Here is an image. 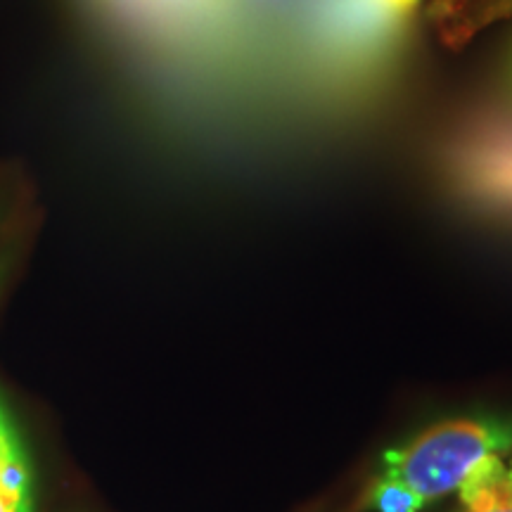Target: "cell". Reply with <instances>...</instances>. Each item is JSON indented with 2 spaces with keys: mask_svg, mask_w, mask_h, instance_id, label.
Wrapping results in <instances>:
<instances>
[{
  "mask_svg": "<svg viewBox=\"0 0 512 512\" xmlns=\"http://www.w3.org/2000/svg\"><path fill=\"white\" fill-rule=\"evenodd\" d=\"M512 453V418H458L384 453V465L425 503L453 494L489 458Z\"/></svg>",
  "mask_w": 512,
  "mask_h": 512,
  "instance_id": "cell-1",
  "label": "cell"
},
{
  "mask_svg": "<svg viewBox=\"0 0 512 512\" xmlns=\"http://www.w3.org/2000/svg\"><path fill=\"white\" fill-rule=\"evenodd\" d=\"M0 494L22 503H34V470L15 422L0 403Z\"/></svg>",
  "mask_w": 512,
  "mask_h": 512,
  "instance_id": "cell-4",
  "label": "cell"
},
{
  "mask_svg": "<svg viewBox=\"0 0 512 512\" xmlns=\"http://www.w3.org/2000/svg\"><path fill=\"white\" fill-rule=\"evenodd\" d=\"M510 79H512V62H510Z\"/></svg>",
  "mask_w": 512,
  "mask_h": 512,
  "instance_id": "cell-9",
  "label": "cell"
},
{
  "mask_svg": "<svg viewBox=\"0 0 512 512\" xmlns=\"http://www.w3.org/2000/svg\"><path fill=\"white\" fill-rule=\"evenodd\" d=\"M432 24L448 48L470 43L482 31L512 19V0H434Z\"/></svg>",
  "mask_w": 512,
  "mask_h": 512,
  "instance_id": "cell-2",
  "label": "cell"
},
{
  "mask_svg": "<svg viewBox=\"0 0 512 512\" xmlns=\"http://www.w3.org/2000/svg\"><path fill=\"white\" fill-rule=\"evenodd\" d=\"M486 176H489V185L496 195L512 202V133L491 147Z\"/></svg>",
  "mask_w": 512,
  "mask_h": 512,
  "instance_id": "cell-6",
  "label": "cell"
},
{
  "mask_svg": "<svg viewBox=\"0 0 512 512\" xmlns=\"http://www.w3.org/2000/svg\"><path fill=\"white\" fill-rule=\"evenodd\" d=\"M377 3L389 12H411L420 0H377Z\"/></svg>",
  "mask_w": 512,
  "mask_h": 512,
  "instance_id": "cell-8",
  "label": "cell"
},
{
  "mask_svg": "<svg viewBox=\"0 0 512 512\" xmlns=\"http://www.w3.org/2000/svg\"><path fill=\"white\" fill-rule=\"evenodd\" d=\"M458 491L463 512H512V460L489 458Z\"/></svg>",
  "mask_w": 512,
  "mask_h": 512,
  "instance_id": "cell-3",
  "label": "cell"
},
{
  "mask_svg": "<svg viewBox=\"0 0 512 512\" xmlns=\"http://www.w3.org/2000/svg\"><path fill=\"white\" fill-rule=\"evenodd\" d=\"M0 512H34V503H22L15 498L0 494Z\"/></svg>",
  "mask_w": 512,
  "mask_h": 512,
  "instance_id": "cell-7",
  "label": "cell"
},
{
  "mask_svg": "<svg viewBox=\"0 0 512 512\" xmlns=\"http://www.w3.org/2000/svg\"><path fill=\"white\" fill-rule=\"evenodd\" d=\"M425 505V498L392 472H382L368 491V508L375 512H420Z\"/></svg>",
  "mask_w": 512,
  "mask_h": 512,
  "instance_id": "cell-5",
  "label": "cell"
}]
</instances>
